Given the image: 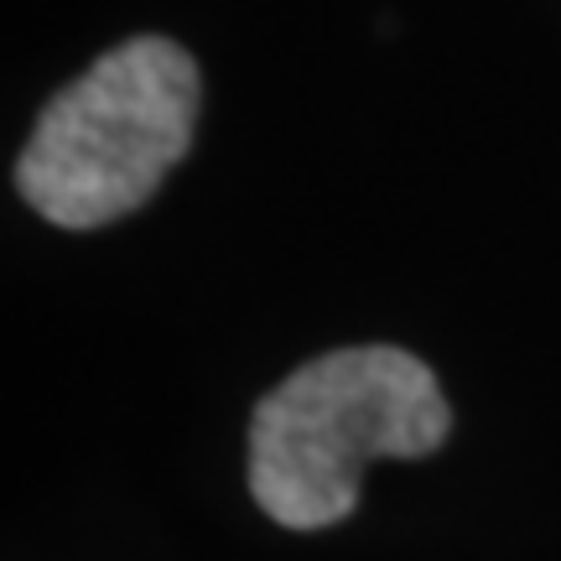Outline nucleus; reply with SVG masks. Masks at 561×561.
<instances>
[{
	"label": "nucleus",
	"instance_id": "obj_2",
	"mask_svg": "<svg viewBox=\"0 0 561 561\" xmlns=\"http://www.w3.org/2000/svg\"><path fill=\"white\" fill-rule=\"evenodd\" d=\"M198 62L167 37L110 47L42 110L16 161L21 198L47 224L100 229L157 193L198 125Z\"/></svg>",
	"mask_w": 561,
	"mask_h": 561
},
{
	"label": "nucleus",
	"instance_id": "obj_1",
	"mask_svg": "<svg viewBox=\"0 0 561 561\" xmlns=\"http://www.w3.org/2000/svg\"><path fill=\"white\" fill-rule=\"evenodd\" d=\"M453 411L437 375L390 343L333 348L255 405L250 494L286 530H328L354 515L375 458H426Z\"/></svg>",
	"mask_w": 561,
	"mask_h": 561
}]
</instances>
